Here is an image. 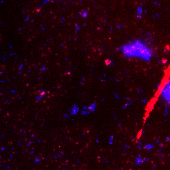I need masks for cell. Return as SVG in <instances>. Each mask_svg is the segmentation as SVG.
Masks as SVG:
<instances>
[{"label": "cell", "mask_w": 170, "mask_h": 170, "mask_svg": "<svg viewBox=\"0 0 170 170\" xmlns=\"http://www.w3.org/2000/svg\"><path fill=\"white\" fill-rule=\"evenodd\" d=\"M123 53L128 57H139L149 61L152 56V52L139 41L131 42L122 47Z\"/></svg>", "instance_id": "obj_1"}, {"label": "cell", "mask_w": 170, "mask_h": 170, "mask_svg": "<svg viewBox=\"0 0 170 170\" xmlns=\"http://www.w3.org/2000/svg\"><path fill=\"white\" fill-rule=\"evenodd\" d=\"M111 62H112V61H111V60H106L105 61V63H106V65H109L111 64Z\"/></svg>", "instance_id": "obj_3"}, {"label": "cell", "mask_w": 170, "mask_h": 170, "mask_svg": "<svg viewBox=\"0 0 170 170\" xmlns=\"http://www.w3.org/2000/svg\"><path fill=\"white\" fill-rule=\"evenodd\" d=\"M163 95L164 97L167 100H170V84L169 83L165 90L163 91Z\"/></svg>", "instance_id": "obj_2"}]
</instances>
